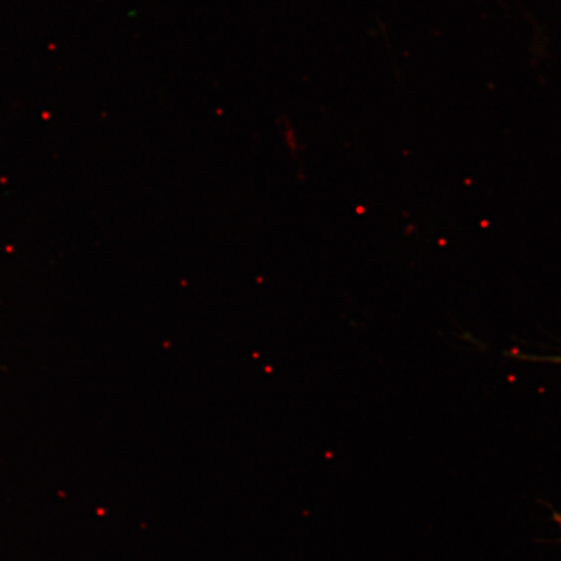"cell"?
I'll return each instance as SVG.
<instances>
[{
    "label": "cell",
    "instance_id": "1",
    "mask_svg": "<svg viewBox=\"0 0 561 561\" xmlns=\"http://www.w3.org/2000/svg\"><path fill=\"white\" fill-rule=\"evenodd\" d=\"M538 360L561 364V357H549V359H545V357H542V359H538Z\"/></svg>",
    "mask_w": 561,
    "mask_h": 561
}]
</instances>
